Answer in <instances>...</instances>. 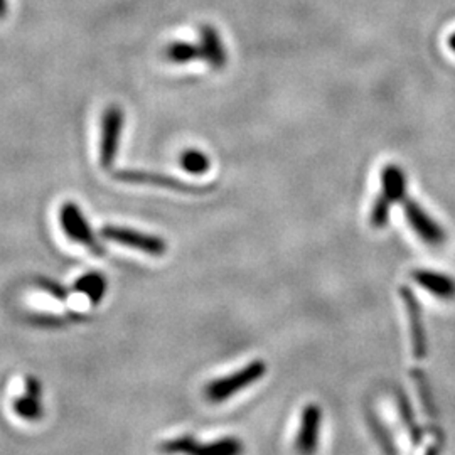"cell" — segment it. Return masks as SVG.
I'll return each mask as SVG.
<instances>
[{"label": "cell", "mask_w": 455, "mask_h": 455, "mask_svg": "<svg viewBox=\"0 0 455 455\" xmlns=\"http://www.w3.org/2000/svg\"><path fill=\"white\" fill-rule=\"evenodd\" d=\"M201 54L203 60L214 69H221L227 66L228 52L218 31L212 26H201Z\"/></svg>", "instance_id": "10"}, {"label": "cell", "mask_w": 455, "mask_h": 455, "mask_svg": "<svg viewBox=\"0 0 455 455\" xmlns=\"http://www.w3.org/2000/svg\"><path fill=\"white\" fill-rule=\"evenodd\" d=\"M39 285H41L46 292L54 295V297L60 299V300H65V299H68V295H69V292H68L66 289H63L60 283H56V282H52V280H48V278H41V280H39Z\"/></svg>", "instance_id": "17"}, {"label": "cell", "mask_w": 455, "mask_h": 455, "mask_svg": "<svg viewBox=\"0 0 455 455\" xmlns=\"http://www.w3.org/2000/svg\"><path fill=\"white\" fill-rule=\"evenodd\" d=\"M400 293H402V297H403V300L407 304L410 327H411V339H413V353H415V356L419 359L425 358V355H427V342H425V332H423L420 306L417 302V297L407 287H403Z\"/></svg>", "instance_id": "12"}, {"label": "cell", "mask_w": 455, "mask_h": 455, "mask_svg": "<svg viewBox=\"0 0 455 455\" xmlns=\"http://www.w3.org/2000/svg\"><path fill=\"white\" fill-rule=\"evenodd\" d=\"M165 455H243L244 443L238 437H221L214 442H197L193 435H180L161 443Z\"/></svg>", "instance_id": "3"}, {"label": "cell", "mask_w": 455, "mask_h": 455, "mask_svg": "<svg viewBox=\"0 0 455 455\" xmlns=\"http://www.w3.org/2000/svg\"><path fill=\"white\" fill-rule=\"evenodd\" d=\"M125 114L122 107L110 105L101 115V135H100V165L103 171H110L114 167L115 159L118 156L120 140L124 133Z\"/></svg>", "instance_id": "4"}, {"label": "cell", "mask_w": 455, "mask_h": 455, "mask_svg": "<svg viewBox=\"0 0 455 455\" xmlns=\"http://www.w3.org/2000/svg\"><path fill=\"white\" fill-rule=\"evenodd\" d=\"M17 415L24 420L36 422L43 419V403H41V383L29 376L26 381V395L19 396L14 402Z\"/></svg>", "instance_id": "11"}, {"label": "cell", "mask_w": 455, "mask_h": 455, "mask_svg": "<svg viewBox=\"0 0 455 455\" xmlns=\"http://www.w3.org/2000/svg\"><path fill=\"white\" fill-rule=\"evenodd\" d=\"M265 374H267V364L261 359H255L235 373L210 381L208 387L204 388V396L212 403H223L233 395L246 390L253 383L260 381Z\"/></svg>", "instance_id": "2"}, {"label": "cell", "mask_w": 455, "mask_h": 455, "mask_svg": "<svg viewBox=\"0 0 455 455\" xmlns=\"http://www.w3.org/2000/svg\"><path fill=\"white\" fill-rule=\"evenodd\" d=\"M164 54H165L167 61H171L174 65H186V63H191L196 60H203L199 44H191V43H184V41H174V43L167 44Z\"/></svg>", "instance_id": "15"}, {"label": "cell", "mask_w": 455, "mask_h": 455, "mask_svg": "<svg viewBox=\"0 0 455 455\" xmlns=\"http://www.w3.org/2000/svg\"><path fill=\"white\" fill-rule=\"evenodd\" d=\"M402 203H403V212H405L408 225L419 235L422 242L432 246L445 243L447 240L445 229L440 227L439 223L425 212L415 199H410L407 196Z\"/></svg>", "instance_id": "7"}, {"label": "cell", "mask_w": 455, "mask_h": 455, "mask_svg": "<svg viewBox=\"0 0 455 455\" xmlns=\"http://www.w3.org/2000/svg\"><path fill=\"white\" fill-rule=\"evenodd\" d=\"M407 197V176L396 164H387L381 171V191L373 203L370 221L373 228H385L390 220L391 206Z\"/></svg>", "instance_id": "1"}, {"label": "cell", "mask_w": 455, "mask_h": 455, "mask_svg": "<svg viewBox=\"0 0 455 455\" xmlns=\"http://www.w3.org/2000/svg\"><path fill=\"white\" fill-rule=\"evenodd\" d=\"M413 280L427 292L439 299L451 300L455 297V280L445 274L434 272V270H417L413 272Z\"/></svg>", "instance_id": "13"}, {"label": "cell", "mask_w": 455, "mask_h": 455, "mask_svg": "<svg viewBox=\"0 0 455 455\" xmlns=\"http://www.w3.org/2000/svg\"><path fill=\"white\" fill-rule=\"evenodd\" d=\"M427 455H437V451H435V449H432V451H430Z\"/></svg>", "instance_id": "20"}, {"label": "cell", "mask_w": 455, "mask_h": 455, "mask_svg": "<svg viewBox=\"0 0 455 455\" xmlns=\"http://www.w3.org/2000/svg\"><path fill=\"white\" fill-rule=\"evenodd\" d=\"M60 223H61V228L65 229V233L69 240L86 246L95 255H103L105 253L101 244L98 243L93 229L88 225L82 208L76 203L68 201V203L61 206V210H60Z\"/></svg>", "instance_id": "6"}, {"label": "cell", "mask_w": 455, "mask_h": 455, "mask_svg": "<svg viewBox=\"0 0 455 455\" xmlns=\"http://www.w3.org/2000/svg\"><path fill=\"white\" fill-rule=\"evenodd\" d=\"M447 43H449V48L452 49L455 52V33L449 36V41H447Z\"/></svg>", "instance_id": "19"}, {"label": "cell", "mask_w": 455, "mask_h": 455, "mask_svg": "<svg viewBox=\"0 0 455 455\" xmlns=\"http://www.w3.org/2000/svg\"><path fill=\"white\" fill-rule=\"evenodd\" d=\"M323 423V411L314 403L306 405L300 417V428L297 434L295 449L299 455H314L319 445V430Z\"/></svg>", "instance_id": "9"}, {"label": "cell", "mask_w": 455, "mask_h": 455, "mask_svg": "<svg viewBox=\"0 0 455 455\" xmlns=\"http://www.w3.org/2000/svg\"><path fill=\"white\" fill-rule=\"evenodd\" d=\"M180 164L186 172H189L193 176L206 174L210 171V167H212L210 157L203 150H197V148L184 150L180 154Z\"/></svg>", "instance_id": "16"}, {"label": "cell", "mask_w": 455, "mask_h": 455, "mask_svg": "<svg viewBox=\"0 0 455 455\" xmlns=\"http://www.w3.org/2000/svg\"><path fill=\"white\" fill-rule=\"evenodd\" d=\"M100 235H101V238H105L108 242L135 248L150 257H163L167 251V243L161 236L142 233V231H137L132 228L107 225V227L101 228Z\"/></svg>", "instance_id": "5"}, {"label": "cell", "mask_w": 455, "mask_h": 455, "mask_svg": "<svg viewBox=\"0 0 455 455\" xmlns=\"http://www.w3.org/2000/svg\"><path fill=\"white\" fill-rule=\"evenodd\" d=\"M7 14V0H0V19Z\"/></svg>", "instance_id": "18"}, {"label": "cell", "mask_w": 455, "mask_h": 455, "mask_svg": "<svg viewBox=\"0 0 455 455\" xmlns=\"http://www.w3.org/2000/svg\"><path fill=\"white\" fill-rule=\"evenodd\" d=\"M115 180H124V182H131V184H150V186H157V188H164V189H171V191H180V193H210L214 189L212 186H206V188H199V186H193L188 184L184 180H178V178H171L165 174H156V172H144V171H132V169H122L116 171L114 174Z\"/></svg>", "instance_id": "8"}, {"label": "cell", "mask_w": 455, "mask_h": 455, "mask_svg": "<svg viewBox=\"0 0 455 455\" xmlns=\"http://www.w3.org/2000/svg\"><path fill=\"white\" fill-rule=\"evenodd\" d=\"M75 292L86 295L92 304H100L107 293V278L100 272H88L75 282Z\"/></svg>", "instance_id": "14"}]
</instances>
